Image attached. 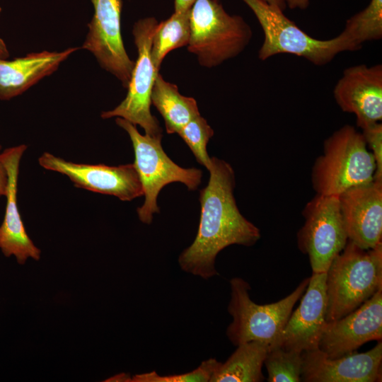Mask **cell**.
I'll list each match as a JSON object with an SVG mask.
<instances>
[{
	"instance_id": "1",
	"label": "cell",
	"mask_w": 382,
	"mask_h": 382,
	"mask_svg": "<svg viewBox=\"0 0 382 382\" xmlns=\"http://www.w3.org/2000/svg\"><path fill=\"white\" fill-rule=\"evenodd\" d=\"M207 185L199 192L201 214L193 243L179 255L178 264L187 273L208 279L219 273L217 255L228 245H253L260 229L240 212L233 196L235 175L231 166L211 158Z\"/></svg>"
},
{
	"instance_id": "2",
	"label": "cell",
	"mask_w": 382,
	"mask_h": 382,
	"mask_svg": "<svg viewBox=\"0 0 382 382\" xmlns=\"http://www.w3.org/2000/svg\"><path fill=\"white\" fill-rule=\"evenodd\" d=\"M325 279L327 322L352 312L382 289V243L363 249L348 240Z\"/></svg>"
},
{
	"instance_id": "3",
	"label": "cell",
	"mask_w": 382,
	"mask_h": 382,
	"mask_svg": "<svg viewBox=\"0 0 382 382\" xmlns=\"http://www.w3.org/2000/svg\"><path fill=\"white\" fill-rule=\"evenodd\" d=\"M376 168L362 132L347 125L325 140L312 168V185L316 195L339 196L373 181Z\"/></svg>"
},
{
	"instance_id": "4",
	"label": "cell",
	"mask_w": 382,
	"mask_h": 382,
	"mask_svg": "<svg viewBox=\"0 0 382 382\" xmlns=\"http://www.w3.org/2000/svg\"><path fill=\"white\" fill-rule=\"evenodd\" d=\"M253 11L264 33L258 52L260 60L279 54L301 57L317 66L330 62L337 54L361 48L343 31L329 40H318L308 35L283 11L262 0H243Z\"/></svg>"
},
{
	"instance_id": "5",
	"label": "cell",
	"mask_w": 382,
	"mask_h": 382,
	"mask_svg": "<svg viewBox=\"0 0 382 382\" xmlns=\"http://www.w3.org/2000/svg\"><path fill=\"white\" fill-rule=\"evenodd\" d=\"M187 50L202 66L212 68L241 53L252 30L239 16L230 15L219 0H196L190 13Z\"/></svg>"
},
{
	"instance_id": "6",
	"label": "cell",
	"mask_w": 382,
	"mask_h": 382,
	"mask_svg": "<svg viewBox=\"0 0 382 382\" xmlns=\"http://www.w3.org/2000/svg\"><path fill=\"white\" fill-rule=\"evenodd\" d=\"M309 279L310 277L305 278L284 299L261 305L250 299L249 283L241 277L232 278L228 312L233 320L226 331L231 342L238 346L246 342L260 341L268 344L270 347L274 346Z\"/></svg>"
},
{
	"instance_id": "7",
	"label": "cell",
	"mask_w": 382,
	"mask_h": 382,
	"mask_svg": "<svg viewBox=\"0 0 382 382\" xmlns=\"http://www.w3.org/2000/svg\"><path fill=\"white\" fill-rule=\"evenodd\" d=\"M116 124L128 134L134 152V165L142 185L144 202L137 209L139 220L150 224L155 213H159L157 198L166 185L179 182L190 190H195L202 177L201 170L183 168L174 163L161 146L162 138L141 134L137 126L127 120L116 117Z\"/></svg>"
},
{
	"instance_id": "8",
	"label": "cell",
	"mask_w": 382,
	"mask_h": 382,
	"mask_svg": "<svg viewBox=\"0 0 382 382\" xmlns=\"http://www.w3.org/2000/svg\"><path fill=\"white\" fill-rule=\"evenodd\" d=\"M158 23L155 18L147 17L134 24L132 35L138 54L126 97L114 109L100 114L103 119L121 117L136 126L139 125L145 134L154 138L163 137L159 122L150 109L152 88L159 74L151 53L152 37Z\"/></svg>"
},
{
	"instance_id": "9",
	"label": "cell",
	"mask_w": 382,
	"mask_h": 382,
	"mask_svg": "<svg viewBox=\"0 0 382 382\" xmlns=\"http://www.w3.org/2000/svg\"><path fill=\"white\" fill-rule=\"evenodd\" d=\"M302 215L304 224L297 233L298 247L308 256L312 273L326 272L348 241L338 196L316 195Z\"/></svg>"
},
{
	"instance_id": "10",
	"label": "cell",
	"mask_w": 382,
	"mask_h": 382,
	"mask_svg": "<svg viewBox=\"0 0 382 382\" xmlns=\"http://www.w3.org/2000/svg\"><path fill=\"white\" fill-rule=\"evenodd\" d=\"M94 13L81 47L90 52L100 66L127 88L135 62L126 52L121 34L122 0H91Z\"/></svg>"
},
{
	"instance_id": "11",
	"label": "cell",
	"mask_w": 382,
	"mask_h": 382,
	"mask_svg": "<svg viewBox=\"0 0 382 382\" xmlns=\"http://www.w3.org/2000/svg\"><path fill=\"white\" fill-rule=\"evenodd\" d=\"M45 169L67 176L77 187L113 195L122 201H131L144 195L134 163L109 166L67 161L49 152L38 158Z\"/></svg>"
},
{
	"instance_id": "12",
	"label": "cell",
	"mask_w": 382,
	"mask_h": 382,
	"mask_svg": "<svg viewBox=\"0 0 382 382\" xmlns=\"http://www.w3.org/2000/svg\"><path fill=\"white\" fill-rule=\"evenodd\" d=\"M382 339V289L352 312L327 322L318 349L329 358L354 352L364 344Z\"/></svg>"
},
{
	"instance_id": "13",
	"label": "cell",
	"mask_w": 382,
	"mask_h": 382,
	"mask_svg": "<svg viewBox=\"0 0 382 382\" xmlns=\"http://www.w3.org/2000/svg\"><path fill=\"white\" fill-rule=\"evenodd\" d=\"M325 279V272L312 273L299 306L291 312L274 346L300 352L318 349L327 323Z\"/></svg>"
},
{
	"instance_id": "14",
	"label": "cell",
	"mask_w": 382,
	"mask_h": 382,
	"mask_svg": "<svg viewBox=\"0 0 382 382\" xmlns=\"http://www.w3.org/2000/svg\"><path fill=\"white\" fill-rule=\"evenodd\" d=\"M333 96L342 111L352 113L361 129L382 119V65L359 64L344 70Z\"/></svg>"
},
{
	"instance_id": "15",
	"label": "cell",
	"mask_w": 382,
	"mask_h": 382,
	"mask_svg": "<svg viewBox=\"0 0 382 382\" xmlns=\"http://www.w3.org/2000/svg\"><path fill=\"white\" fill-rule=\"evenodd\" d=\"M338 198L348 240L365 250L381 244L382 180L350 188Z\"/></svg>"
},
{
	"instance_id": "16",
	"label": "cell",
	"mask_w": 382,
	"mask_h": 382,
	"mask_svg": "<svg viewBox=\"0 0 382 382\" xmlns=\"http://www.w3.org/2000/svg\"><path fill=\"white\" fill-rule=\"evenodd\" d=\"M301 381H381L382 342L363 353L329 358L319 349L303 352Z\"/></svg>"
},
{
	"instance_id": "17",
	"label": "cell",
	"mask_w": 382,
	"mask_h": 382,
	"mask_svg": "<svg viewBox=\"0 0 382 382\" xmlns=\"http://www.w3.org/2000/svg\"><path fill=\"white\" fill-rule=\"evenodd\" d=\"M26 149L25 144H21L0 153L8 176L5 214L0 226V250L7 257L14 256L19 265H24L28 258L38 261L41 255L27 233L17 204L19 166Z\"/></svg>"
},
{
	"instance_id": "18",
	"label": "cell",
	"mask_w": 382,
	"mask_h": 382,
	"mask_svg": "<svg viewBox=\"0 0 382 382\" xmlns=\"http://www.w3.org/2000/svg\"><path fill=\"white\" fill-rule=\"evenodd\" d=\"M78 50L69 47L61 52H31L12 60L0 58V100H8L21 95L55 72Z\"/></svg>"
},
{
	"instance_id": "19",
	"label": "cell",
	"mask_w": 382,
	"mask_h": 382,
	"mask_svg": "<svg viewBox=\"0 0 382 382\" xmlns=\"http://www.w3.org/2000/svg\"><path fill=\"white\" fill-rule=\"evenodd\" d=\"M270 349L264 342L241 343L222 363L218 361L209 382H260L265 378L262 368Z\"/></svg>"
},
{
	"instance_id": "20",
	"label": "cell",
	"mask_w": 382,
	"mask_h": 382,
	"mask_svg": "<svg viewBox=\"0 0 382 382\" xmlns=\"http://www.w3.org/2000/svg\"><path fill=\"white\" fill-rule=\"evenodd\" d=\"M151 100L163 117L168 134L178 133L200 115L195 99L180 94L178 86L166 81L160 74L154 81Z\"/></svg>"
},
{
	"instance_id": "21",
	"label": "cell",
	"mask_w": 382,
	"mask_h": 382,
	"mask_svg": "<svg viewBox=\"0 0 382 382\" xmlns=\"http://www.w3.org/2000/svg\"><path fill=\"white\" fill-rule=\"evenodd\" d=\"M190 9L174 11L170 18L158 23L151 50L152 61L156 68L160 69L165 57L170 51L187 46L190 36Z\"/></svg>"
},
{
	"instance_id": "22",
	"label": "cell",
	"mask_w": 382,
	"mask_h": 382,
	"mask_svg": "<svg viewBox=\"0 0 382 382\" xmlns=\"http://www.w3.org/2000/svg\"><path fill=\"white\" fill-rule=\"evenodd\" d=\"M361 47L366 41L382 37V0H371L361 11L349 18L342 30Z\"/></svg>"
},
{
	"instance_id": "23",
	"label": "cell",
	"mask_w": 382,
	"mask_h": 382,
	"mask_svg": "<svg viewBox=\"0 0 382 382\" xmlns=\"http://www.w3.org/2000/svg\"><path fill=\"white\" fill-rule=\"evenodd\" d=\"M303 352L287 350L279 346L270 347L264 365L268 382L301 381Z\"/></svg>"
},
{
	"instance_id": "24",
	"label": "cell",
	"mask_w": 382,
	"mask_h": 382,
	"mask_svg": "<svg viewBox=\"0 0 382 382\" xmlns=\"http://www.w3.org/2000/svg\"><path fill=\"white\" fill-rule=\"evenodd\" d=\"M177 134L189 146L198 163L209 170L212 161L207 151V145L214 135V131L207 120L199 115L187 123Z\"/></svg>"
},
{
	"instance_id": "25",
	"label": "cell",
	"mask_w": 382,
	"mask_h": 382,
	"mask_svg": "<svg viewBox=\"0 0 382 382\" xmlns=\"http://www.w3.org/2000/svg\"><path fill=\"white\" fill-rule=\"evenodd\" d=\"M218 363L214 358L202 361L192 371L169 376H160L156 371L136 374L131 378L132 382H207L214 371Z\"/></svg>"
},
{
	"instance_id": "26",
	"label": "cell",
	"mask_w": 382,
	"mask_h": 382,
	"mask_svg": "<svg viewBox=\"0 0 382 382\" xmlns=\"http://www.w3.org/2000/svg\"><path fill=\"white\" fill-rule=\"evenodd\" d=\"M362 131L366 145L376 162L374 180H382V124L376 122Z\"/></svg>"
},
{
	"instance_id": "27",
	"label": "cell",
	"mask_w": 382,
	"mask_h": 382,
	"mask_svg": "<svg viewBox=\"0 0 382 382\" xmlns=\"http://www.w3.org/2000/svg\"><path fill=\"white\" fill-rule=\"evenodd\" d=\"M1 146L0 145V151ZM8 184V176L6 168L0 161V197L5 196Z\"/></svg>"
},
{
	"instance_id": "28",
	"label": "cell",
	"mask_w": 382,
	"mask_h": 382,
	"mask_svg": "<svg viewBox=\"0 0 382 382\" xmlns=\"http://www.w3.org/2000/svg\"><path fill=\"white\" fill-rule=\"evenodd\" d=\"M196 0H175L174 11H184L191 8Z\"/></svg>"
},
{
	"instance_id": "29",
	"label": "cell",
	"mask_w": 382,
	"mask_h": 382,
	"mask_svg": "<svg viewBox=\"0 0 382 382\" xmlns=\"http://www.w3.org/2000/svg\"><path fill=\"white\" fill-rule=\"evenodd\" d=\"M311 0H285L286 6L291 9H306Z\"/></svg>"
},
{
	"instance_id": "30",
	"label": "cell",
	"mask_w": 382,
	"mask_h": 382,
	"mask_svg": "<svg viewBox=\"0 0 382 382\" xmlns=\"http://www.w3.org/2000/svg\"><path fill=\"white\" fill-rule=\"evenodd\" d=\"M262 1L282 11L286 7L285 0H262Z\"/></svg>"
},
{
	"instance_id": "31",
	"label": "cell",
	"mask_w": 382,
	"mask_h": 382,
	"mask_svg": "<svg viewBox=\"0 0 382 382\" xmlns=\"http://www.w3.org/2000/svg\"><path fill=\"white\" fill-rule=\"evenodd\" d=\"M9 57L8 47L3 39L0 37V58L7 59Z\"/></svg>"
},
{
	"instance_id": "32",
	"label": "cell",
	"mask_w": 382,
	"mask_h": 382,
	"mask_svg": "<svg viewBox=\"0 0 382 382\" xmlns=\"http://www.w3.org/2000/svg\"><path fill=\"white\" fill-rule=\"evenodd\" d=\"M1 10H2V9H1V7L0 6V13H1Z\"/></svg>"
}]
</instances>
